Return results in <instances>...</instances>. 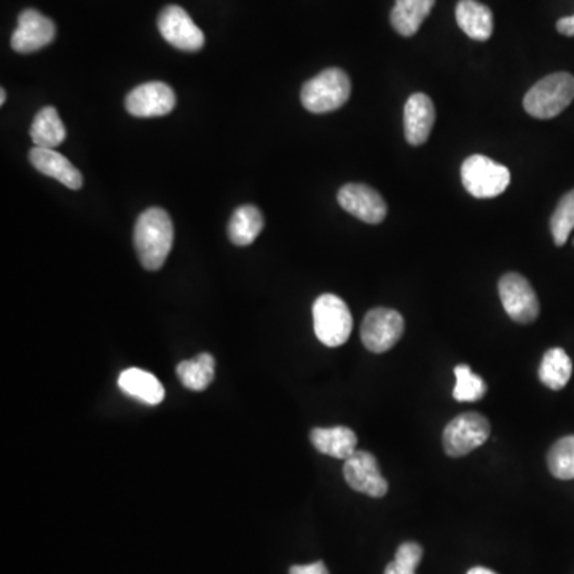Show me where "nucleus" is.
<instances>
[{"instance_id": "obj_32", "label": "nucleus", "mask_w": 574, "mask_h": 574, "mask_svg": "<svg viewBox=\"0 0 574 574\" xmlns=\"http://www.w3.org/2000/svg\"><path fill=\"white\" fill-rule=\"evenodd\" d=\"M573 244H574V240H573Z\"/></svg>"}, {"instance_id": "obj_15", "label": "nucleus", "mask_w": 574, "mask_h": 574, "mask_svg": "<svg viewBox=\"0 0 574 574\" xmlns=\"http://www.w3.org/2000/svg\"><path fill=\"white\" fill-rule=\"evenodd\" d=\"M29 162L39 173L53 177L56 181L66 185L67 189H82V173L63 154H59L58 150L34 147L29 152Z\"/></svg>"}, {"instance_id": "obj_13", "label": "nucleus", "mask_w": 574, "mask_h": 574, "mask_svg": "<svg viewBox=\"0 0 574 574\" xmlns=\"http://www.w3.org/2000/svg\"><path fill=\"white\" fill-rule=\"evenodd\" d=\"M340 206L346 213L358 217L366 224H380L385 221L388 206L382 195L369 185L348 184L339 190L337 195Z\"/></svg>"}, {"instance_id": "obj_22", "label": "nucleus", "mask_w": 574, "mask_h": 574, "mask_svg": "<svg viewBox=\"0 0 574 574\" xmlns=\"http://www.w3.org/2000/svg\"><path fill=\"white\" fill-rule=\"evenodd\" d=\"M573 374V364L567 351L562 348H552L544 354L539 366V380L554 391H560L570 382Z\"/></svg>"}, {"instance_id": "obj_17", "label": "nucleus", "mask_w": 574, "mask_h": 574, "mask_svg": "<svg viewBox=\"0 0 574 574\" xmlns=\"http://www.w3.org/2000/svg\"><path fill=\"white\" fill-rule=\"evenodd\" d=\"M311 444L318 452L324 453L327 457L346 460L356 452L358 437L353 429L346 426H335V428H315L310 434Z\"/></svg>"}, {"instance_id": "obj_18", "label": "nucleus", "mask_w": 574, "mask_h": 574, "mask_svg": "<svg viewBox=\"0 0 574 574\" xmlns=\"http://www.w3.org/2000/svg\"><path fill=\"white\" fill-rule=\"evenodd\" d=\"M457 23L461 31L472 40L490 39L493 34V13L477 0H460L457 5Z\"/></svg>"}, {"instance_id": "obj_30", "label": "nucleus", "mask_w": 574, "mask_h": 574, "mask_svg": "<svg viewBox=\"0 0 574 574\" xmlns=\"http://www.w3.org/2000/svg\"><path fill=\"white\" fill-rule=\"evenodd\" d=\"M466 574H498V573H495V571L492 570H488V568L485 567H474L471 568V570H469L468 573Z\"/></svg>"}, {"instance_id": "obj_28", "label": "nucleus", "mask_w": 574, "mask_h": 574, "mask_svg": "<svg viewBox=\"0 0 574 574\" xmlns=\"http://www.w3.org/2000/svg\"><path fill=\"white\" fill-rule=\"evenodd\" d=\"M289 574H329L323 562L310 563V565H295Z\"/></svg>"}, {"instance_id": "obj_10", "label": "nucleus", "mask_w": 574, "mask_h": 574, "mask_svg": "<svg viewBox=\"0 0 574 574\" xmlns=\"http://www.w3.org/2000/svg\"><path fill=\"white\" fill-rule=\"evenodd\" d=\"M128 114L139 118L163 117L174 111L176 95L163 82L142 83L133 88L125 99Z\"/></svg>"}, {"instance_id": "obj_23", "label": "nucleus", "mask_w": 574, "mask_h": 574, "mask_svg": "<svg viewBox=\"0 0 574 574\" xmlns=\"http://www.w3.org/2000/svg\"><path fill=\"white\" fill-rule=\"evenodd\" d=\"M214 366L213 356L201 353L190 361H182L176 369L177 377L187 390L203 391L213 383Z\"/></svg>"}, {"instance_id": "obj_9", "label": "nucleus", "mask_w": 574, "mask_h": 574, "mask_svg": "<svg viewBox=\"0 0 574 574\" xmlns=\"http://www.w3.org/2000/svg\"><path fill=\"white\" fill-rule=\"evenodd\" d=\"M158 31L168 44L182 52H198L205 45V34L193 23L189 13L177 5L163 8L158 16Z\"/></svg>"}, {"instance_id": "obj_27", "label": "nucleus", "mask_w": 574, "mask_h": 574, "mask_svg": "<svg viewBox=\"0 0 574 574\" xmlns=\"http://www.w3.org/2000/svg\"><path fill=\"white\" fill-rule=\"evenodd\" d=\"M423 559V547L418 543H404L399 546L393 562L388 563L385 574H415Z\"/></svg>"}, {"instance_id": "obj_7", "label": "nucleus", "mask_w": 574, "mask_h": 574, "mask_svg": "<svg viewBox=\"0 0 574 574\" xmlns=\"http://www.w3.org/2000/svg\"><path fill=\"white\" fill-rule=\"evenodd\" d=\"M404 329L401 313L391 308H374L362 321L361 340L372 353H385L401 340Z\"/></svg>"}, {"instance_id": "obj_26", "label": "nucleus", "mask_w": 574, "mask_h": 574, "mask_svg": "<svg viewBox=\"0 0 574 574\" xmlns=\"http://www.w3.org/2000/svg\"><path fill=\"white\" fill-rule=\"evenodd\" d=\"M574 230V190L559 201L551 217V232L554 236V243L563 246L570 238Z\"/></svg>"}, {"instance_id": "obj_29", "label": "nucleus", "mask_w": 574, "mask_h": 574, "mask_svg": "<svg viewBox=\"0 0 574 574\" xmlns=\"http://www.w3.org/2000/svg\"><path fill=\"white\" fill-rule=\"evenodd\" d=\"M557 31L563 36H574V15L565 16L562 20L557 21Z\"/></svg>"}, {"instance_id": "obj_19", "label": "nucleus", "mask_w": 574, "mask_h": 574, "mask_svg": "<svg viewBox=\"0 0 574 574\" xmlns=\"http://www.w3.org/2000/svg\"><path fill=\"white\" fill-rule=\"evenodd\" d=\"M436 0H396L391 10V24L402 37L417 34L421 24L433 10Z\"/></svg>"}, {"instance_id": "obj_5", "label": "nucleus", "mask_w": 574, "mask_h": 574, "mask_svg": "<svg viewBox=\"0 0 574 574\" xmlns=\"http://www.w3.org/2000/svg\"><path fill=\"white\" fill-rule=\"evenodd\" d=\"M461 181L472 197L495 198L508 189L511 173L492 158L472 155L461 166Z\"/></svg>"}, {"instance_id": "obj_20", "label": "nucleus", "mask_w": 574, "mask_h": 574, "mask_svg": "<svg viewBox=\"0 0 574 574\" xmlns=\"http://www.w3.org/2000/svg\"><path fill=\"white\" fill-rule=\"evenodd\" d=\"M29 136L34 142V147L42 149H56L63 144L66 139V128L55 107L40 109L29 128Z\"/></svg>"}, {"instance_id": "obj_8", "label": "nucleus", "mask_w": 574, "mask_h": 574, "mask_svg": "<svg viewBox=\"0 0 574 574\" xmlns=\"http://www.w3.org/2000/svg\"><path fill=\"white\" fill-rule=\"evenodd\" d=\"M501 303L509 318L519 324L535 323L539 316V300L531 284L519 273L504 275L498 284Z\"/></svg>"}, {"instance_id": "obj_1", "label": "nucleus", "mask_w": 574, "mask_h": 574, "mask_svg": "<svg viewBox=\"0 0 574 574\" xmlns=\"http://www.w3.org/2000/svg\"><path fill=\"white\" fill-rule=\"evenodd\" d=\"M133 238L142 267L157 272L173 249L174 227L170 214L162 208L147 209L134 225Z\"/></svg>"}, {"instance_id": "obj_2", "label": "nucleus", "mask_w": 574, "mask_h": 574, "mask_svg": "<svg viewBox=\"0 0 574 574\" xmlns=\"http://www.w3.org/2000/svg\"><path fill=\"white\" fill-rule=\"evenodd\" d=\"M351 96L350 77L342 69L331 67L308 80L300 91V99L308 112L327 114L345 106Z\"/></svg>"}, {"instance_id": "obj_21", "label": "nucleus", "mask_w": 574, "mask_h": 574, "mask_svg": "<svg viewBox=\"0 0 574 574\" xmlns=\"http://www.w3.org/2000/svg\"><path fill=\"white\" fill-rule=\"evenodd\" d=\"M264 216L254 205L235 209L229 222V238L235 246H249L264 230Z\"/></svg>"}, {"instance_id": "obj_25", "label": "nucleus", "mask_w": 574, "mask_h": 574, "mask_svg": "<svg viewBox=\"0 0 574 574\" xmlns=\"http://www.w3.org/2000/svg\"><path fill=\"white\" fill-rule=\"evenodd\" d=\"M457 385L453 390V398L458 402H477L487 393V385L479 375L472 372L471 367L460 364L455 367Z\"/></svg>"}, {"instance_id": "obj_6", "label": "nucleus", "mask_w": 574, "mask_h": 574, "mask_svg": "<svg viewBox=\"0 0 574 574\" xmlns=\"http://www.w3.org/2000/svg\"><path fill=\"white\" fill-rule=\"evenodd\" d=\"M490 434L492 426L484 415L476 412L463 413L445 426L442 436L445 453L452 458L464 457L484 445Z\"/></svg>"}, {"instance_id": "obj_4", "label": "nucleus", "mask_w": 574, "mask_h": 574, "mask_svg": "<svg viewBox=\"0 0 574 574\" xmlns=\"http://www.w3.org/2000/svg\"><path fill=\"white\" fill-rule=\"evenodd\" d=\"M313 326L319 342L335 348L350 339L353 316L340 297L323 294L313 303Z\"/></svg>"}, {"instance_id": "obj_31", "label": "nucleus", "mask_w": 574, "mask_h": 574, "mask_svg": "<svg viewBox=\"0 0 574 574\" xmlns=\"http://www.w3.org/2000/svg\"><path fill=\"white\" fill-rule=\"evenodd\" d=\"M5 99H7V93H5V88H2V90H0V104H2V106L5 104Z\"/></svg>"}, {"instance_id": "obj_3", "label": "nucleus", "mask_w": 574, "mask_h": 574, "mask_svg": "<svg viewBox=\"0 0 574 574\" xmlns=\"http://www.w3.org/2000/svg\"><path fill=\"white\" fill-rule=\"evenodd\" d=\"M574 99V77L568 72H555L531 87L523 107L531 117L554 118L562 114Z\"/></svg>"}, {"instance_id": "obj_11", "label": "nucleus", "mask_w": 574, "mask_h": 574, "mask_svg": "<svg viewBox=\"0 0 574 574\" xmlns=\"http://www.w3.org/2000/svg\"><path fill=\"white\" fill-rule=\"evenodd\" d=\"M343 476L346 484L356 492L372 498H383L388 493V482L382 476L372 453L356 450L350 458H346Z\"/></svg>"}, {"instance_id": "obj_16", "label": "nucleus", "mask_w": 574, "mask_h": 574, "mask_svg": "<svg viewBox=\"0 0 574 574\" xmlns=\"http://www.w3.org/2000/svg\"><path fill=\"white\" fill-rule=\"evenodd\" d=\"M118 388L130 398L138 399L144 404L158 405L165 399V388L160 380L147 370L136 367L123 370L118 377Z\"/></svg>"}, {"instance_id": "obj_14", "label": "nucleus", "mask_w": 574, "mask_h": 574, "mask_svg": "<svg viewBox=\"0 0 574 574\" xmlns=\"http://www.w3.org/2000/svg\"><path fill=\"white\" fill-rule=\"evenodd\" d=\"M436 122L433 99L423 93L410 96L404 107L405 138L412 146H421L428 141Z\"/></svg>"}, {"instance_id": "obj_12", "label": "nucleus", "mask_w": 574, "mask_h": 574, "mask_svg": "<svg viewBox=\"0 0 574 574\" xmlns=\"http://www.w3.org/2000/svg\"><path fill=\"white\" fill-rule=\"evenodd\" d=\"M56 37V26L50 18L34 8L24 10L18 16V28L12 36V48L16 53H34L52 44Z\"/></svg>"}, {"instance_id": "obj_24", "label": "nucleus", "mask_w": 574, "mask_h": 574, "mask_svg": "<svg viewBox=\"0 0 574 574\" xmlns=\"http://www.w3.org/2000/svg\"><path fill=\"white\" fill-rule=\"evenodd\" d=\"M547 466L552 476L560 480L574 479V434L562 437L547 453Z\"/></svg>"}]
</instances>
